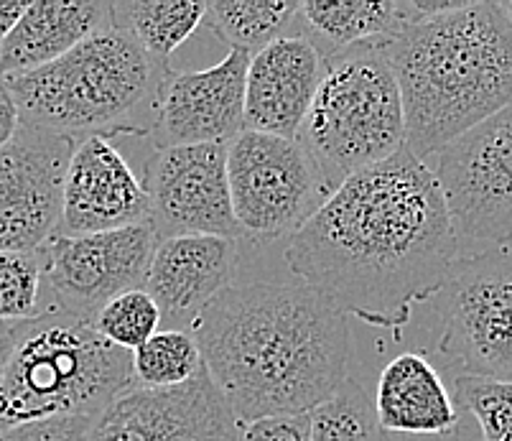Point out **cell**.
I'll list each match as a JSON object with an SVG mask.
<instances>
[{"instance_id": "cell-1", "label": "cell", "mask_w": 512, "mask_h": 441, "mask_svg": "<svg viewBox=\"0 0 512 441\" xmlns=\"http://www.w3.org/2000/svg\"><path fill=\"white\" fill-rule=\"evenodd\" d=\"M283 258L337 314L400 340L413 306L444 289L459 243L434 171L400 148L342 181Z\"/></svg>"}, {"instance_id": "cell-2", "label": "cell", "mask_w": 512, "mask_h": 441, "mask_svg": "<svg viewBox=\"0 0 512 441\" xmlns=\"http://www.w3.org/2000/svg\"><path fill=\"white\" fill-rule=\"evenodd\" d=\"M192 337L240 424L314 411L349 378L347 317L306 286L232 283L194 319Z\"/></svg>"}, {"instance_id": "cell-3", "label": "cell", "mask_w": 512, "mask_h": 441, "mask_svg": "<svg viewBox=\"0 0 512 441\" xmlns=\"http://www.w3.org/2000/svg\"><path fill=\"white\" fill-rule=\"evenodd\" d=\"M406 115V148L428 161L512 105V26L500 3L408 21L385 39Z\"/></svg>"}, {"instance_id": "cell-4", "label": "cell", "mask_w": 512, "mask_h": 441, "mask_svg": "<svg viewBox=\"0 0 512 441\" xmlns=\"http://www.w3.org/2000/svg\"><path fill=\"white\" fill-rule=\"evenodd\" d=\"M169 64L158 62L125 29L90 36L57 62L6 77L21 123L82 141L87 136H146L133 123L153 100Z\"/></svg>"}, {"instance_id": "cell-5", "label": "cell", "mask_w": 512, "mask_h": 441, "mask_svg": "<svg viewBox=\"0 0 512 441\" xmlns=\"http://www.w3.org/2000/svg\"><path fill=\"white\" fill-rule=\"evenodd\" d=\"M133 378V352L90 322L51 309L18 327L0 380V429L51 419L95 421Z\"/></svg>"}, {"instance_id": "cell-6", "label": "cell", "mask_w": 512, "mask_h": 441, "mask_svg": "<svg viewBox=\"0 0 512 441\" xmlns=\"http://www.w3.org/2000/svg\"><path fill=\"white\" fill-rule=\"evenodd\" d=\"M296 141L329 192L406 148V115L383 41L327 57L324 77Z\"/></svg>"}, {"instance_id": "cell-7", "label": "cell", "mask_w": 512, "mask_h": 441, "mask_svg": "<svg viewBox=\"0 0 512 441\" xmlns=\"http://www.w3.org/2000/svg\"><path fill=\"white\" fill-rule=\"evenodd\" d=\"M227 181L237 227L258 240L296 235L332 194L299 141L255 131L227 143Z\"/></svg>"}, {"instance_id": "cell-8", "label": "cell", "mask_w": 512, "mask_h": 441, "mask_svg": "<svg viewBox=\"0 0 512 441\" xmlns=\"http://www.w3.org/2000/svg\"><path fill=\"white\" fill-rule=\"evenodd\" d=\"M459 250L512 245V105L431 156Z\"/></svg>"}, {"instance_id": "cell-9", "label": "cell", "mask_w": 512, "mask_h": 441, "mask_svg": "<svg viewBox=\"0 0 512 441\" xmlns=\"http://www.w3.org/2000/svg\"><path fill=\"white\" fill-rule=\"evenodd\" d=\"M439 296L436 352L464 375L512 380V245L456 258Z\"/></svg>"}, {"instance_id": "cell-10", "label": "cell", "mask_w": 512, "mask_h": 441, "mask_svg": "<svg viewBox=\"0 0 512 441\" xmlns=\"http://www.w3.org/2000/svg\"><path fill=\"white\" fill-rule=\"evenodd\" d=\"M156 245L151 220L95 235H54L41 248L51 309L92 324L115 296L143 289Z\"/></svg>"}, {"instance_id": "cell-11", "label": "cell", "mask_w": 512, "mask_h": 441, "mask_svg": "<svg viewBox=\"0 0 512 441\" xmlns=\"http://www.w3.org/2000/svg\"><path fill=\"white\" fill-rule=\"evenodd\" d=\"M143 189L158 240L176 235H220L240 240L227 181V146L156 148Z\"/></svg>"}, {"instance_id": "cell-12", "label": "cell", "mask_w": 512, "mask_h": 441, "mask_svg": "<svg viewBox=\"0 0 512 441\" xmlns=\"http://www.w3.org/2000/svg\"><path fill=\"white\" fill-rule=\"evenodd\" d=\"M77 141L21 123L0 148V250H41L59 230L62 187Z\"/></svg>"}, {"instance_id": "cell-13", "label": "cell", "mask_w": 512, "mask_h": 441, "mask_svg": "<svg viewBox=\"0 0 512 441\" xmlns=\"http://www.w3.org/2000/svg\"><path fill=\"white\" fill-rule=\"evenodd\" d=\"M87 441H240V421L202 368L164 391L130 385L92 421Z\"/></svg>"}, {"instance_id": "cell-14", "label": "cell", "mask_w": 512, "mask_h": 441, "mask_svg": "<svg viewBox=\"0 0 512 441\" xmlns=\"http://www.w3.org/2000/svg\"><path fill=\"white\" fill-rule=\"evenodd\" d=\"M250 54L230 49L202 72H166L156 92L151 133L158 148L235 141L245 131V74Z\"/></svg>"}, {"instance_id": "cell-15", "label": "cell", "mask_w": 512, "mask_h": 441, "mask_svg": "<svg viewBox=\"0 0 512 441\" xmlns=\"http://www.w3.org/2000/svg\"><path fill=\"white\" fill-rule=\"evenodd\" d=\"M151 220L143 181L107 136L77 141L62 187L57 235H95Z\"/></svg>"}, {"instance_id": "cell-16", "label": "cell", "mask_w": 512, "mask_h": 441, "mask_svg": "<svg viewBox=\"0 0 512 441\" xmlns=\"http://www.w3.org/2000/svg\"><path fill=\"white\" fill-rule=\"evenodd\" d=\"M327 59L306 34H286L250 57L245 74V131L299 138Z\"/></svg>"}, {"instance_id": "cell-17", "label": "cell", "mask_w": 512, "mask_h": 441, "mask_svg": "<svg viewBox=\"0 0 512 441\" xmlns=\"http://www.w3.org/2000/svg\"><path fill=\"white\" fill-rule=\"evenodd\" d=\"M240 240L220 235H176L158 240L143 289L166 317L194 319L232 286Z\"/></svg>"}, {"instance_id": "cell-18", "label": "cell", "mask_w": 512, "mask_h": 441, "mask_svg": "<svg viewBox=\"0 0 512 441\" xmlns=\"http://www.w3.org/2000/svg\"><path fill=\"white\" fill-rule=\"evenodd\" d=\"M115 26L105 0H36L0 44V77H18L57 62L64 54Z\"/></svg>"}, {"instance_id": "cell-19", "label": "cell", "mask_w": 512, "mask_h": 441, "mask_svg": "<svg viewBox=\"0 0 512 441\" xmlns=\"http://www.w3.org/2000/svg\"><path fill=\"white\" fill-rule=\"evenodd\" d=\"M375 413L388 434H454L459 424L449 388L421 352H403L385 365Z\"/></svg>"}, {"instance_id": "cell-20", "label": "cell", "mask_w": 512, "mask_h": 441, "mask_svg": "<svg viewBox=\"0 0 512 441\" xmlns=\"http://www.w3.org/2000/svg\"><path fill=\"white\" fill-rule=\"evenodd\" d=\"M296 18H301L309 39L314 36L316 49L327 44V57L349 46L367 44V41L393 39L408 26L406 3L395 0H339V3H319L304 0L299 3Z\"/></svg>"}, {"instance_id": "cell-21", "label": "cell", "mask_w": 512, "mask_h": 441, "mask_svg": "<svg viewBox=\"0 0 512 441\" xmlns=\"http://www.w3.org/2000/svg\"><path fill=\"white\" fill-rule=\"evenodd\" d=\"M115 26L128 31L158 62L169 57L204 23V0H133L115 6Z\"/></svg>"}, {"instance_id": "cell-22", "label": "cell", "mask_w": 512, "mask_h": 441, "mask_svg": "<svg viewBox=\"0 0 512 441\" xmlns=\"http://www.w3.org/2000/svg\"><path fill=\"white\" fill-rule=\"evenodd\" d=\"M296 11L299 3L293 0H212L207 3L202 26L225 39L235 51L253 57L281 39Z\"/></svg>"}, {"instance_id": "cell-23", "label": "cell", "mask_w": 512, "mask_h": 441, "mask_svg": "<svg viewBox=\"0 0 512 441\" xmlns=\"http://www.w3.org/2000/svg\"><path fill=\"white\" fill-rule=\"evenodd\" d=\"M309 419V441H395L377 421L375 401H370L365 388L352 378L309 411Z\"/></svg>"}, {"instance_id": "cell-24", "label": "cell", "mask_w": 512, "mask_h": 441, "mask_svg": "<svg viewBox=\"0 0 512 441\" xmlns=\"http://www.w3.org/2000/svg\"><path fill=\"white\" fill-rule=\"evenodd\" d=\"M202 368L192 332L181 329H158L151 340L133 350V378L141 388H176L197 378Z\"/></svg>"}, {"instance_id": "cell-25", "label": "cell", "mask_w": 512, "mask_h": 441, "mask_svg": "<svg viewBox=\"0 0 512 441\" xmlns=\"http://www.w3.org/2000/svg\"><path fill=\"white\" fill-rule=\"evenodd\" d=\"M51 311L44 250H0V324H23Z\"/></svg>"}, {"instance_id": "cell-26", "label": "cell", "mask_w": 512, "mask_h": 441, "mask_svg": "<svg viewBox=\"0 0 512 441\" xmlns=\"http://www.w3.org/2000/svg\"><path fill=\"white\" fill-rule=\"evenodd\" d=\"M161 317L164 314L151 294L146 289H133L102 306L92 319V329L110 345L133 352L158 332Z\"/></svg>"}, {"instance_id": "cell-27", "label": "cell", "mask_w": 512, "mask_h": 441, "mask_svg": "<svg viewBox=\"0 0 512 441\" xmlns=\"http://www.w3.org/2000/svg\"><path fill=\"white\" fill-rule=\"evenodd\" d=\"M451 398L477 419L482 441H512V380L459 375Z\"/></svg>"}, {"instance_id": "cell-28", "label": "cell", "mask_w": 512, "mask_h": 441, "mask_svg": "<svg viewBox=\"0 0 512 441\" xmlns=\"http://www.w3.org/2000/svg\"><path fill=\"white\" fill-rule=\"evenodd\" d=\"M309 413H283L263 416L240 424V441H309Z\"/></svg>"}, {"instance_id": "cell-29", "label": "cell", "mask_w": 512, "mask_h": 441, "mask_svg": "<svg viewBox=\"0 0 512 441\" xmlns=\"http://www.w3.org/2000/svg\"><path fill=\"white\" fill-rule=\"evenodd\" d=\"M90 419H51L0 429V441H87Z\"/></svg>"}, {"instance_id": "cell-30", "label": "cell", "mask_w": 512, "mask_h": 441, "mask_svg": "<svg viewBox=\"0 0 512 441\" xmlns=\"http://www.w3.org/2000/svg\"><path fill=\"white\" fill-rule=\"evenodd\" d=\"M18 125H21V115H18L16 100L8 90L6 77H0V148L16 136Z\"/></svg>"}, {"instance_id": "cell-31", "label": "cell", "mask_w": 512, "mask_h": 441, "mask_svg": "<svg viewBox=\"0 0 512 441\" xmlns=\"http://www.w3.org/2000/svg\"><path fill=\"white\" fill-rule=\"evenodd\" d=\"M26 8H29L26 0H0V44L8 39V34H11Z\"/></svg>"}, {"instance_id": "cell-32", "label": "cell", "mask_w": 512, "mask_h": 441, "mask_svg": "<svg viewBox=\"0 0 512 441\" xmlns=\"http://www.w3.org/2000/svg\"><path fill=\"white\" fill-rule=\"evenodd\" d=\"M18 327H21V324H0V380H3L8 357H11L13 345H16Z\"/></svg>"}, {"instance_id": "cell-33", "label": "cell", "mask_w": 512, "mask_h": 441, "mask_svg": "<svg viewBox=\"0 0 512 441\" xmlns=\"http://www.w3.org/2000/svg\"><path fill=\"white\" fill-rule=\"evenodd\" d=\"M500 8H502V13H505L507 21H510V26H512V0H510V3H500Z\"/></svg>"}]
</instances>
